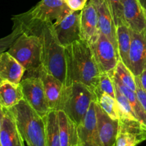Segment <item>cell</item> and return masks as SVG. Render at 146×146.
<instances>
[{
  "label": "cell",
  "instance_id": "cell-1",
  "mask_svg": "<svg viewBox=\"0 0 146 146\" xmlns=\"http://www.w3.org/2000/svg\"><path fill=\"white\" fill-rule=\"evenodd\" d=\"M11 19L14 24L21 27L23 32L41 37L43 46V68L59 79L65 86L66 75L65 49L57 39L54 23L26 19L19 15L14 16Z\"/></svg>",
  "mask_w": 146,
  "mask_h": 146
},
{
  "label": "cell",
  "instance_id": "cell-2",
  "mask_svg": "<svg viewBox=\"0 0 146 146\" xmlns=\"http://www.w3.org/2000/svg\"><path fill=\"white\" fill-rule=\"evenodd\" d=\"M64 49L66 67L65 86L81 83L95 93L101 71L90 44L80 39L64 47Z\"/></svg>",
  "mask_w": 146,
  "mask_h": 146
},
{
  "label": "cell",
  "instance_id": "cell-3",
  "mask_svg": "<svg viewBox=\"0 0 146 146\" xmlns=\"http://www.w3.org/2000/svg\"><path fill=\"white\" fill-rule=\"evenodd\" d=\"M24 142L28 146H46L44 119L24 99L10 108Z\"/></svg>",
  "mask_w": 146,
  "mask_h": 146
},
{
  "label": "cell",
  "instance_id": "cell-4",
  "mask_svg": "<svg viewBox=\"0 0 146 146\" xmlns=\"http://www.w3.org/2000/svg\"><path fill=\"white\" fill-rule=\"evenodd\" d=\"M25 68L24 77L34 76L43 68L41 37L23 32L7 50Z\"/></svg>",
  "mask_w": 146,
  "mask_h": 146
},
{
  "label": "cell",
  "instance_id": "cell-5",
  "mask_svg": "<svg viewBox=\"0 0 146 146\" xmlns=\"http://www.w3.org/2000/svg\"><path fill=\"white\" fill-rule=\"evenodd\" d=\"M93 101H97L95 93L81 83L65 86L61 109L78 126L84 119Z\"/></svg>",
  "mask_w": 146,
  "mask_h": 146
},
{
  "label": "cell",
  "instance_id": "cell-6",
  "mask_svg": "<svg viewBox=\"0 0 146 146\" xmlns=\"http://www.w3.org/2000/svg\"><path fill=\"white\" fill-rule=\"evenodd\" d=\"M71 11L64 0H41L36 6L23 14L22 18L39 22L57 23Z\"/></svg>",
  "mask_w": 146,
  "mask_h": 146
},
{
  "label": "cell",
  "instance_id": "cell-7",
  "mask_svg": "<svg viewBox=\"0 0 146 146\" xmlns=\"http://www.w3.org/2000/svg\"><path fill=\"white\" fill-rule=\"evenodd\" d=\"M24 100L41 117H45L50 109L42 80L37 76L24 77L20 82Z\"/></svg>",
  "mask_w": 146,
  "mask_h": 146
},
{
  "label": "cell",
  "instance_id": "cell-8",
  "mask_svg": "<svg viewBox=\"0 0 146 146\" xmlns=\"http://www.w3.org/2000/svg\"><path fill=\"white\" fill-rule=\"evenodd\" d=\"M101 73L113 77L115 68L119 61L116 48L104 34L100 32L96 40L90 44Z\"/></svg>",
  "mask_w": 146,
  "mask_h": 146
},
{
  "label": "cell",
  "instance_id": "cell-9",
  "mask_svg": "<svg viewBox=\"0 0 146 146\" xmlns=\"http://www.w3.org/2000/svg\"><path fill=\"white\" fill-rule=\"evenodd\" d=\"M80 11H71L61 21L54 23L55 34L62 46L66 47L81 39Z\"/></svg>",
  "mask_w": 146,
  "mask_h": 146
},
{
  "label": "cell",
  "instance_id": "cell-10",
  "mask_svg": "<svg viewBox=\"0 0 146 146\" xmlns=\"http://www.w3.org/2000/svg\"><path fill=\"white\" fill-rule=\"evenodd\" d=\"M115 146H137L146 140V128L138 120L118 119Z\"/></svg>",
  "mask_w": 146,
  "mask_h": 146
},
{
  "label": "cell",
  "instance_id": "cell-11",
  "mask_svg": "<svg viewBox=\"0 0 146 146\" xmlns=\"http://www.w3.org/2000/svg\"><path fill=\"white\" fill-rule=\"evenodd\" d=\"M131 34L128 67L134 76H140L146 67V31L137 33L131 30Z\"/></svg>",
  "mask_w": 146,
  "mask_h": 146
},
{
  "label": "cell",
  "instance_id": "cell-12",
  "mask_svg": "<svg viewBox=\"0 0 146 146\" xmlns=\"http://www.w3.org/2000/svg\"><path fill=\"white\" fill-rule=\"evenodd\" d=\"M96 104L93 101L82 122L77 126L80 142L83 146H102L97 126Z\"/></svg>",
  "mask_w": 146,
  "mask_h": 146
},
{
  "label": "cell",
  "instance_id": "cell-13",
  "mask_svg": "<svg viewBox=\"0 0 146 146\" xmlns=\"http://www.w3.org/2000/svg\"><path fill=\"white\" fill-rule=\"evenodd\" d=\"M80 29L81 38L89 44L94 43L99 34L98 12L91 0L80 11Z\"/></svg>",
  "mask_w": 146,
  "mask_h": 146
},
{
  "label": "cell",
  "instance_id": "cell-14",
  "mask_svg": "<svg viewBox=\"0 0 146 146\" xmlns=\"http://www.w3.org/2000/svg\"><path fill=\"white\" fill-rule=\"evenodd\" d=\"M97 126L102 146H115L118 132V120L112 119L98 104H96Z\"/></svg>",
  "mask_w": 146,
  "mask_h": 146
},
{
  "label": "cell",
  "instance_id": "cell-15",
  "mask_svg": "<svg viewBox=\"0 0 146 146\" xmlns=\"http://www.w3.org/2000/svg\"><path fill=\"white\" fill-rule=\"evenodd\" d=\"M34 76L39 77L42 80L50 109L52 111H58L61 109L63 94L65 88L64 84L59 79L46 72L43 68Z\"/></svg>",
  "mask_w": 146,
  "mask_h": 146
},
{
  "label": "cell",
  "instance_id": "cell-16",
  "mask_svg": "<svg viewBox=\"0 0 146 146\" xmlns=\"http://www.w3.org/2000/svg\"><path fill=\"white\" fill-rule=\"evenodd\" d=\"M98 12V29L100 32L111 41L118 51L116 27L106 0H91Z\"/></svg>",
  "mask_w": 146,
  "mask_h": 146
},
{
  "label": "cell",
  "instance_id": "cell-17",
  "mask_svg": "<svg viewBox=\"0 0 146 146\" xmlns=\"http://www.w3.org/2000/svg\"><path fill=\"white\" fill-rule=\"evenodd\" d=\"M125 21L132 31L143 32L146 29V14L138 0H122Z\"/></svg>",
  "mask_w": 146,
  "mask_h": 146
},
{
  "label": "cell",
  "instance_id": "cell-18",
  "mask_svg": "<svg viewBox=\"0 0 146 146\" xmlns=\"http://www.w3.org/2000/svg\"><path fill=\"white\" fill-rule=\"evenodd\" d=\"M24 67L8 51L0 54V78L15 84H19L25 74Z\"/></svg>",
  "mask_w": 146,
  "mask_h": 146
},
{
  "label": "cell",
  "instance_id": "cell-19",
  "mask_svg": "<svg viewBox=\"0 0 146 146\" xmlns=\"http://www.w3.org/2000/svg\"><path fill=\"white\" fill-rule=\"evenodd\" d=\"M4 120L0 131L1 146H24V141L9 109H4Z\"/></svg>",
  "mask_w": 146,
  "mask_h": 146
},
{
  "label": "cell",
  "instance_id": "cell-20",
  "mask_svg": "<svg viewBox=\"0 0 146 146\" xmlns=\"http://www.w3.org/2000/svg\"><path fill=\"white\" fill-rule=\"evenodd\" d=\"M61 146H76L80 142L77 125L62 110L56 111Z\"/></svg>",
  "mask_w": 146,
  "mask_h": 146
},
{
  "label": "cell",
  "instance_id": "cell-21",
  "mask_svg": "<svg viewBox=\"0 0 146 146\" xmlns=\"http://www.w3.org/2000/svg\"><path fill=\"white\" fill-rule=\"evenodd\" d=\"M24 99L20 84H15L8 81L0 84V107L10 109Z\"/></svg>",
  "mask_w": 146,
  "mask_h": 146
},
{
  "label": "cell",
  "instance_id": "cell-22",
  "mask_svg": "<svg viewBox=\"0 0 146 146\" xmlns=\"http://www.w3.org/2000/svg\"><path fill=\"white\" fill-rule=\"evenodd\" d=\"M113 80L114 84L119 88L120 91L128 98L138 121L146 128V111L143 107L142 106L140 101H138L135 91H133L132 90L125 86L120 80L115 78V76L113 77Z\"/></svg>",
  "mask_w": 146,
  "mask_h": 146
},
{
  "label": "cell",
  "instance_id": "cell-23",
  "mask_svg": "<svg viewBox=\"0 0 146 146\" xmlns=\"http://www.w3.org/2000/svg\"><path fill=\"white\" fill-rule=\"evenodd\" d=\"M116 35L119 59L128 66V54L132 39L131 29L128 24H121L116 27Z\"/></svg>",
  "mask_w": 146,
  "mask_h": 146
},
{
  "label": "cell",
  "instance_id": "cell-24",
  "mask_svg": "<svg viewBox=\"0 0 146 146\" xmlns=\"http://www.w3.org/2000/svg\"><path fill=\"white\" fill-rule=\"evenodd\" d=\"M46 126V146H61L56 111H50L44 117Z\"/></svg>",
  "mask_w": 146,
  "mask_h": 146
},
{
  "label": "cell",
  "instance_id": "cell-25",
  "mask_svg": "<svg viewBox=\"0 0 146 146\" xmlns=\"http://www.w3.org/2000/svg\"><path fill=\"white\" fill-rule=\"evenodd\" d=\"M113 76L120 80L125 86L135 92L136 84H135V76L130 70V68L120 60L116 66Z\"/></svg>",
  "mask_w": 146,
  "mask_h": 146
},
{
  "label": "cell",
  "instance_id": "cell-26",
  "mask_svg": "<svg viewBox=\"0 0 146 146\" xmlns=\"http://www.w3.org/2000/svg\"><path fill=\"white\" fill-rule=\"evenodd\" d=\"M115 99H116L117 104H118L119 119L120 118H123V119L138 120L128 98L123 95V94L120 91L119 88L115 85Z\"/></svg>",
  "mask_w": 146,
  "mask_h": 146
},
{
  "label": "cell",
  "instance_id": "cell-27",
  "mask_svg": "<svg viewBox=\"0 0 146 146\" xmlns=\"http://www.w3.org/2000/svg\"><path fill=\"white\" fill-rule=\"evenodd\" d=\"M104 94H108L113 98H115V88L113 78L108 74L101 73L98 85L95 91L97 100Z\"/></svg>",
  "mask_w": 146,
  "mask_h": 146
},
{
  "label": "cell",
  "instance_id": "cell-28",
  "mask_svg": "<svg viewBox=\"0 0 146 146\" xmlns=\"http://www.w3.org/2000/svg\"><path fill=\"white\" fill-rule=\"evenodd\" d=\"M96 102L112 119H119L118 104L115 98L104 94L98 98Z\"/></svg>",
  "mask_w": 146,
  "mask_h": 146
},
{
  "label": "cell",
  "instance_id": "cell-29",
  "mask_svg": "<svg viewBox=\"0 0 146 146\" xmlns=\"http://www.w3.org/2000/svg\"><path fill=\"white\" fill-rule=\"evenodd\" d=\"M111 13L115 27L126 24L123 13L122 0H106Z\"/></svg>",
  "mask_w": 146,
  "mask_h": 146
},
{
  "label": "cell",
  "instance_id": "cell-30",
  "mask_svg": "<svg viewBox=\"0 0 146 146\" xmlns=\"http://www.w3.org/2000/svg\"><path fill=\"white\" fill-rule=\"evenodd\" d=\"M23 33L21 27L17 24H14L12 31L11 34L6 36L5 37L0 38V54L1 53L7 51L9 47L12 45L16 39Z\"/></svg>",
  "mask_w": 146,
  "mask_h": 146
},
{
  "label": "cell",
  "instance_id": "cell-31",
  "mask_svg": "<svg viewBox=\"0 0 146 146\" xmlns=\"http://www.w3.org/2000/svg\"><path fill=\"white\" fill-rule=\"evenodd\" d=\"M135 84H136L135 94H136L137 98L146 111V91L144 90L143 87L141 84L139 76H135Z\"/></svg>",
  "mask_w": 146,
  "mask_h": 146
},
{
  "label": "cell",
  "instance_id": "cell-32",
  "mask_svg": "<svg viewBox=\"0 0 146 146\" xmlns=\"http://www.w3.org/2000/svg\"><path fill=\"white\" fill-rule=\"evenodd\" d=\"M88 0H66V3L73 11H81L85 7Z\"/></svg>",
  "mask_w": 146,
  "mask_h": 146
},
{
  "label": "cell",
  "instance_id": "cell-33",
  "mask_svg": "<svg viewBox=\"0 0 146 146\" xmlns=\"http://www.w3.org/2000/svg\"><path fill=\"white\" fill-rule=\"evenodd\" d=\"M140 80H141V84H142L144 90L146 91V67L144 68L143 71L139 76Z\"/></svg>",
  "mask_w": 146,
  "mask_h": 146
},
{
  "label": "cell",
  "instance_id": "cell-34",
  "mask_svg": "<svg viewBox=\"0 0 146 146\" xmlns=\"http://www.w3.org/2000/svg\"><path fill=\"white\" fill-rule=\"evenodd\" d=\"M4 114H5V111H4V109L1 108L0 107V131H1V125H2L3 120H4Z\"/></svg>",
  "mask_w": 146,
  "mask_h": 146
},
{
  "label": "cell",
  "instance_id": "cell-35",
  "mask_svg": "<svg viewBox=\"0 0 146 146\" xmlns=\"http://www.w3.org/2000/svg\"><path fill=\"white\" fill-rule=\"evenodd\" d=\"M138 1L141 4V7H143V9L145 11V13L146 14V0H138Z\"/></svg>",
  "mask_w": 146,
  "mask_h": 146
},
{
  "label": "cell",
  "instance_id": "cell-36",
  "mask_svg": "<svg viewBox=\"0 0 146 146\" xmlns=\"http://www.w3.org/2000/svg\"><path fill=\"white\" fill-rule=\"evenodd\" d=\"M76 146H83V145H82V144L81 143H78V145H77Z\"/></svg>",
  "mask_w": 146,
  "mask_h": 146
},
{
  "label": "cell",
  "instance_id": "cell-37",
  "mask_svg": "<svg viewBox=\"0 0 146 146\" xmlns=\"http://www.w3.org/2000/svg\"><path fill=\"white\" fill-rule=\"evenodd\" d=\"M3 81V80L2 79H1V78H0V84H1V81Z\"/></svg>",
  "mask_w": 146,
  "mask_h": 146
},
{
  "label": "cell",
  "instance_id": "cell-38",
  "mask_svg": "<svg viewBox=\"0 0 146 146\" xmlns=\"http://www.w3.org/2000/svg\"><path fill=\"white\" fill-rule=\"evenodd\" d=\"M64 1H66V0H64Z\"/></svg>",
  "mask_w": 146,
  "mask_h": 146
},
{
  "label": "cell",
  "instance_id": "cell-39",
  "mask_svg": "<svg viewBox=\"0 0 146 146\" xmlns=\"http://www.w3.org/2000/svg\"><path fill=\"white\" fill-rule=\"evenodd\" d=\"M0 146H1V144H0Z\"/></svg>",
  "mask_w": 146,
  "mask_h": 146
},
{
  "label": "cell",
  "instance_id": "cell-40",
  "mask_svg": "<svg viewBox=\"0 0 146 146\" xmlns=\"http://www.w3.org/2000/svg\"><path fill=\"white\" fill-rule=\"evenodd\" d=\"M88 1H89V0H88Z\"/></svg>",
  "mask_w": 146,
  "mask_h": 146
}]
</instances>
